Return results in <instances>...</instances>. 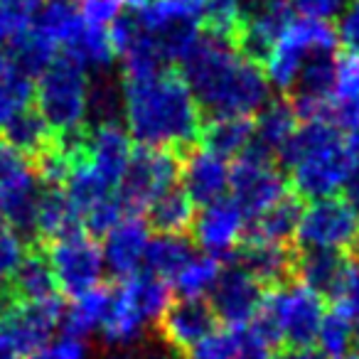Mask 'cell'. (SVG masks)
<instances>
[{"label": "cell", "instance_id": "obj_11", "mask_svg": "<svg viewBox=\"0 0 359 359\" xmlns=\"http://www.w3.org/2000/svg\"><path fill=\"white\" fill-rule=\"evenodd\" d=\"M283 325V349H313L325 320V300L300 283L276 288Z\"/></svg>", "mask_w": 359, "mask_h": 359}, {"label": "cell", "instance_id": "obj_47", "mask_svg": "<svg viewBox=\"0 0 359 359\" xmlns=\"http://www.w3.org/2000/svg\"><path fill=\"white\" fill-rule=\"evenodd\" d=\"M344 200L352 205V210L359 215V160L354 163V168H352V172H349V177H347V182H344Z\"/></svg>", "mask_w": 359, "mask_h": 359}, {"label": "cell", "instance_id": "obj_4", "mask_svg": "<svg viewBox=\"0 0 359 359\" xmlns=\"http://www.w3.org/2000/svg\"><path fill=\"white\" fill-rule=\"evenodd\" d=\"M89 72L65 52L37 76V111L60 140L89 130Z\"/></svg>", "mask_w": 359, "mask_h": 359}, {"label": "cell", "instance_id": "obj_22", "mask_svg": "<svg viewBox=\"0 0 359 359\" xmlns=\"http://www.w3.org/2000/svg\"><path fill=\"white\" fill-rule=\"evenodd\" d=\"M0 140H6L11 148H15L20 155H25L30 163L55 148L57 135L47 126V121L40 116L37 109H25L22 114L13 116L8 123L0 126Z\"/></svg>", "mask_w": 359, "mask_h": 359}, {"label": "cell", "instance_id": "obj_41", "mask_svg": "<svg viewBox=\"0 0 359 359\" xmlns=\"http://www.w3.org/2000/svg\"><path fill=\"white\" fill-rule=\"evenodd\" d=\"M25 254V241L18 236V231L13 226H8L6 222L0 219V283H11V278L15 276Z\"/></svg>", "mask_w": 359, "mask_h": 359}, {"label": "cell", "instance_id": "obj_21", "mask_svg": "<svg viewBox=\"0 0 359 359\" xmlns=\"http://www.w3.org/2000/svg\"><path fill=\"white\" fill-rule=\"evenodd\" d=\"M349 266L347 254L330 249H298L295 254V283L315 290L318 295H332Z\"/></svg>", "mask_w": 359, "mask_h": 359}, {"label": "cell", "instance_id": "obj_17", "mask_svg": "<svg viewBox=\"0 0 359 359\" xmlns=\"http://www.w3.org/2000/svg\"><path fill=\"white\" fill-rule=\"evenodd\" d=\"M180 180H182L180 187L187 192V197L195 205L207 207L224 197L231 180V168L224 158L197 145L180 160Z\"/></svg>", "mask_w": 359, "mask_h": 359}, {"label": "cell", "instance_id": "obj_13", "mask_svg": "<svg viewBox=\"0 0 359 359\" xmlns=\"http://www.w3.org/2000/svg\"><path fill=\"white\" fill-rule=\"evenodd\" d=\"M219 327L215 310L207 300H187L180 298L170 303V308L160 315L158 334L163 344H168L180 359H185L192 347L202 342L207 334Z\"/></svg>", "mask_w": 359, "mask_h": 359}, {"label": "cell", "instance_id": "obj_43", "mask_svg": "<svg viewBox=\"0 0 359 359\" xmlns=\"http://www.w3.org/2000/svg\"><path fill=\"white\" fill-rule=\"evenodd\" d=\"M86 354H89V349H86L84 339L62 334L60 339L45 344V347L37 349L27 359H86Z\"/></svg>", "mask_w": 359, "mask_h": 359}, {"label": "cell", "instance_id": "obj_25", "mask_svg": "<svg viewBox=\"0 0 359 359\" xmlns=\"http://www.w3.org/2000/svg\"><path fill=\"white\" fill-rule=\"evenodd\" d=\"M254 140V118L249 116H217L202 118L200 145L219 158H239Z\"/></svg>", "mask_w": 359, "mask_h": 359}, {"label": "cell", "instance_id": "obj_42", "mask_svg": "<svg viewBox=\"0 0 359 359\" xmlns=\"http://www.w3.org/2000/svg\"><path fill=\"white\" fill-rule=\"evenodd\" d=\"M123 6L126 0H76L81 20L99 30H111L114 22L123 15Z\"/></svg>", "mask_w": 359, "mask_h": 359}, {"label": "cell", "instance_id": "obj_10", "mask_svg": "<svg viewBox=\"0 0 359 359\" xmlns=\"http://www.w3.org/2000/svg\"><path fill=\"white\" fill-rule=\"evenodd\" d=\"M47 251V259L55 271L57 288L69 298L89 293L99 288L104 278V251L94 241V236L79 231L74 236H67L50 246H42Z\"/></svg>", "mask_w": 359, "mask_h": 359}, {"label": "cell", "instance_id": "obj_38", "mask_svg": "<svg viewBox=\"0 0 359 359\" xmlns=\"http://www.w3.org/2000/svg\"><path fill=\"white\" fill-rule=\"evenodd\" d=\"M244 339L241 327H217L212 334H207L197 347L187 352L185 359H236Z\"/></svg>", "mask_w": 359, "mask_h": 359}, {"label": "cell", "instance_id": "obj_32", "mask_svg": "<svg viewBox=\"0 0 359 359\" xmlns=\"http://www.w3.org/2000/svg\"><path fill=\"white\" fill-rule=\"evenodd\" d=\"M126 293V298L135 305L145 320H160V315L172 303V288L165 278L150 273V271H138L133 278L121 280L118 285Z\"/></svg>", "mask_w": 359, "mask_h": 359}, {"label": "cell", "instance_id": "obj_20", "mask_svg": "<svg viewBox=\"0 0 359 359\" xmlns=\"http://www.w3.org/2000/svg\"><path fill=\"white\" fill-rule=\"evenodd\" d=\"M84 231L76 210L72 207L65 187H45L42 185L40 202H37V244L50 246L67 236Z\"/></svg>", "mask_w": 359, "mask_h": 359}, {"label": "cell", "instance_id": "obj_3", "mask_svg": "<svg viewBox=\"0 0 359 359\" xmlns=\"http://www.w3.org/2000/svg\"><path fill=\"white\" fill-rule=\"evenodd\" d=\"M357 160L359 155L349 135L330 121L298 126L276 155V165L288 172L290 190L310 202L337 197Z\"/></svg>", "mask_w": 359, "mask_h": 359}, {"label": "cell", "instance_id": "obj_40", "mask_svg": "<svg viewBox=\"0 0 359 359\" xmlns=\"http://www.w3.org/2000/svg\"><path fill=\"white\" fill-rule=\"evenodd\" d=\"M330 303H332L334 313L342 315V318H359V264L349 261L342 280H339L337 288L330 295Z\"/></svg>", "mask_w": 359, "mask_h": 359}, {"label": "cell", "instance_id": "obj_1", "mask_svg": "<svg viewBox=\"0 0 359 359\" xmlns=\"http://www.w3.org/2000/svg\"><path fill=\"white\" fill-rule=\"evenodd\" d=\"M177 69L190 86L202 118L254 116L269 104V76L259 65L236 52L231 42L202 30L197 45Z\"/></svg>", "mask_w": 359, "mask_h": 359}, {"label": "cell", "instance_id": "obj_24", "mask_svg": "<svg viewBox=\"0 0 359 359\" xmlns=\"http://www.w3.org/2000/svg\"><path fill=\"white\" fill-rule=\"evenodd\" d=\"M20 303H42V300L57 298V278L42 246H27L22 264L18 266L15 276L8 283Z\"/></svg>", "mask_w": 359, "mask_h": 359}, {"label": "cell", "instance_id": "obj_33", "mask_svg": "<svg viewBox=\"0 0 359 359\" xmlns=\"http://www.w3.org/2000/svg\"><path fill=\"white\" fill-rule=\"evenodd\" d=\"M145 318L135 310V305L126 298V293L121 288L114 290V298H111V308L106 315L104 325H101V332L104 339L111 347H133V342L143 332Z\"/></svg>", "mask_w": 359, "mask_h": 359}, {"label": "cell", "instance_id": "obj_36", "mask_svg": "<svg viewBox=\"0 0 359 359\" xmlns=\"http://www.w3.org/2000/svg\"><path fill=\"white\" fill-rule=\"evenodd\" d=\"M222 273V261L215 256H195L185 269L180 271L175 278V288H177L180 298L187 300H202L207 293H212L217 278Z\"/></svg>", "mask_w": 359, "mask_h": 359}, {"label": "cell", "instance_id": "obj_7", "mask_svg": "<svg viewBox=\"0 0 359 359\" xmlns=\"http://www.w3.org/2000/svg\"><path fill=\"white\" fill-rule=\"evenodd\" d=\"M231 200L241 210L246 222H254L266 210L278 205L285 195H290L288 175L276 165L273 158L259 153L249 145L231 168Z\"/></svg>", "mask_w": 359, "mask_h": 359}, {"label": "cell", "instance_id": "obj_39", "mask_svg": "<svg viewBox=\"0 0 359 359\" xmlns=\"http://www.w3.org/2000/svg\"><path fill=\"white\" fill-rule=\"evenodd\" d=\"M318 342L320 349H323V357L347 359V352L352 347V325H349V320L337 315L334 310L330 315H325Z\"/></svg>", "mask_w": 359, "mask_h": 359}, {"label": "cell", "instance_id": "obj_35", "mask_svg": "<svg viewBox=\"0 0 359 359\" xmlns=\"http://www.w3.org/2000/svg\"><path fill=\"white\" fill-rule=\"evenodd\" d=\"M8 55L13 57L18 67L25 72L30 79L40 76L52 62L60 57V47L52 45L47 37H42L40 32H35L32 27H27L22 35H18L8 47Z\"/></svg>", "mask_w": 359, "mask_h": 359}, {"label": "cell", "instance_id": "obj_34", "mask_svg": "<svg viewBox=\"0 0 359 359\" xmlns=\"http://www.w3.org/2000/svg\"><path fill=\"white\" fill-rule=\"evenodd\" d=\"M123 116V79L99 72L89 84V126L118 123Z\"/></svg>", "mask_w": 359, "mask_h": 359}, {"label": "cell", "instance_id": "obj_51", "mask_svg": "<svg viewBox=\"0 0 359 359\" xmlns=\"http://www.w3.org/2000/svg\"><path fill=\"white\" fill-rule=\"evenodd\" d=\"M352 344L357 347V352H359V323L352 327Z\"/></svg>", "mask_w": 359, "mask_h": 359}, {"label": "cell", "instance_id": "obj_8", "mask_svg": "<svg viewBox=\"0 0 359 359\" xmlns=\"http://www.w3.org/2000/svg\"><path fill=\"white\" fill-rule=\"evenodd\" d=\"M320 50H337V32L332 25L310 18H295L276 45L269 65L264 67L269 84L288 94L305 60Z\"/></svg>", "mask_w": 359, "mask_h": 359}, {"label": "cell", "instance_id": "obj_27", "mask_svg": "<svg viewBox=\"0 0 359 359\" xmlns=\"http://www.w3.org/2000/svg\"><path fill=\"white\" fill-rule=\"evenodd\" d=\"M195 219H197V205L187 197V192L182 187L168 190L145 212V222L158 234L187 236V231L195 226Z\"/></svg>", "mask_w": 359, "mask_h": 359}, {"label": "cell", "instance_id": "obj_5", "mask_svg": "<svg viewBox=\"0 0 359 359\" xmlns=\"http://www.w3.org/2000/svg\"><path fill=\"white\" fill-rule=\"evenodd\" d=\"M42 182L32 163L0 140V219L18 231L27 246L37 244V202Z\"/></svg>", "mask_w": 359, "mask_h": 359}, {"label": "cell", "instance_id": "obj_46", "mask_svg": "<svg viewBox=\"0 0 359 359\" xmlns=\"http://www.w3.org/2000/svg\"><path fill=\"white\" fill-rule=\"evenodd\" d=\"M18 308H20V300L15 298L13 288L8 283H0V330L11 323V318L15 315Z\"/></svg>", "mask_w": 359, "mask_h": 359}, {"label": "cell", "instance_id": "obj_9", "mask_svg": "<svg viewBox=\"0 0 359 359\" xmlns=\"http://www.w3.org/2000/svg\"><path fill=\"white\" fill-rule=\"evenodd\" d=\"M359 241V215L344 197H325L305 205L295 249H330L347 254Z\"/></svg>", "mask_w": 359, "mask_h": 359}, {"label": "cell", "instance_id": "obj_28", "mask_svg": "<svg viewBox=\"0 0 359 359\" xmlns=\"http://www.w3.org/2000/svg\"><path fill=\"white\" fill-rule=\"evenodd\" d=\"M81 15L76 8V0H42L40 11L32 20V30L60 47V52L67 47V42L74 37V32L81 27Z\"/></svg>", "mask_w": 359, "mask_h": 359}, {"label": "cell", "instance_id": "obj_2", "mask_svg": "<svg viewBox=\"0 0 359 359\" xmlns=\"http://www.w3.org/2000/svg\"><path fill=\"white\" fill-rule=\"evenodd\" d=\"M123 118L130 140L143 148L172 150L182 160L200 145L202 111L177 69L123 81Z\"/></svg>", "mask_w": 359, "mask_h": 359}, {"label": "cell", "instance_id": "obj_52", "mask_svg": "<svg viewBox=\"0 0 359 359\" xmlns=\"http://www.w3.org/2000/svg\"><path fill=\"white\" fill-rule=\"evenodd\" d=\"M347 359H359V352H357V354H352V357H347Z\"/></svg>", "mask_w": 359, "mask_h": 359}, {"label": "cell", "instance_id": "obj_44", "mask_svg": "<svg viewBox=\"0 0 359 359\" xmlns=\"http://www.w3.org/2000/svg\"><path fill=\"white\" fill-rule=\"evenodd\" d=\"M288 3L293 6V11L303 13V18L323 22L339 18L349 6V0H288Z\"/></svg>", "mask_w": 359, "mask_h": 359}, {"label": "cell", "instance_id": "obj_31", "mask_svg": "<svg viewBox=\"0 0 359 359\" xmlns=\"http://www.w3.org/2000/svg\"><path fill=\"white\" fill-rule=\"evenodd\" d=\"M111 298H114V290L101 288V285L74 298V303L65 310V318H62V334L84 339L91 330L101 327L109 315Z\"/></svg>", "mask_w": 359, "mask_h": 359}, {"label": "cell", "instance_id": "obj_18", "mask_svg": "<svg viewBox=\"0 0 359 359\" xmlns=\"http://www.w3.org/2000/svg\"><path fill=\"white\" fill-rule=\"evenodd\" d=\"M130 135L121 123H104V126H89L86 135L84 158L89 165L109 182L114 190H118L123 172L130 163Z\"/></svg>", "mask_w": 359, "mask_h": 359}, {"label": "cell", "instance_id": "obj_45", "mask_svg": "<svg viewBox=\"0 0 359 359\" xmlns=\"http://www.w3.org/2000/svg\"><path fill=\"white\" fill-rule=\"evenodd\" d=\"M337 40L349 55L359 57V0H349V6L337 20Z\"/></svg>", "mask_w": 359, "mask_h": 359}, {"label": "cell", "instance_id": "obj_14", "mask_svg": "<svg viewBox=\"0 0 359 359\" xmlns=\"http://www.w3.org/2000/svg\"><path fill=\"white\" fill-rule=\"evenodd\" d=\"M244 215L234 205V200H222L207 205L202 212H197L195 219V239L197 244L205 249L207 256H215V259H231V254L236 251V246L241 244L246 234Z\"/></svg>", "mask_w": 359, "mask_h": 359}, {"label": "cell", "instance_id": "obj_15", "mask_svg": "<svg viewBox=\"0 0 359 359\" xmlns=\"http://www.w3.org/2000/svg\"><path fill=\"white\" fill-rule=\"evenodd\" d=\"M295 254H298L295 246L241 239V244L231 254V264L254 276L266 290H276L295 283Z\"/></svg>", "mask_w": 359, "mask_h": 359}, {"label": "cell", "instance_id": "obj_50", "mask_svg": "<svg viewBox=\"0 0 359 359\" xmlns=\"http://www.w3.org/2000/svg\"><path fill=\"white\" fill-rule=\"evenodd\" d=\"M140 359H180V357L172 352V349H170V352H163V349L148 347V349H140Z\"/></svg>", "mask_w": 359, "mask_h": 359}, {"label": "cell", "instance_id": "obj_19", "mask_svg": "<svg viewBox=\"0 0 359 359\" xmlns=\"http://www.w3.org/2000/svg\"><path fill=\"white\" fill-rule=\"evenodd\" d=\"M150 244V226L140 217H123L114 229L106 234L104 266L118 280L133 278L145 264V251Z\"/></svg>", "mask_w": 359, "mask_h": 359}, {"label": "cell", "instance_id": "obj_6", "mask_svg": "<svg viewBox=\"0 0 359 359\" xmlns=\"http://www.w3.org/2000/svg\"><path fill=\"white\" fill-rule=\"evenodd\" d=\"M180 177V155L163 148H138L130 155L118 190V202L126 217H140L158 197L175 187Z\"/></svg>", "mask_w": 359, "mask_h": 359}, {"label": "cell", "instance_id": "obj_26", "mask_svg": "<svg viewBox=\"0 0 359 359\" xmlns=\"http://www.w3.org/2000/svg\"><path fill=\"white\" fill-rule=\"evenodd\" d=\"M295 128H298V116H295L293 106L288 104V99L269 101L254 118V140H251V148L276 160L278 150L295 133Z\"/></svg>", "mask_w": 359, "mask_h": 359}, {"label": "cell", "instance_id": "obj_23", "mask_svg": "<svg viewBox=\"0 0 359 359\" xmlns=\"http://www.w3.org/2000/svg\"><path fill=\"white\" fill-rule=\"evenodd\" d=\"M303 200L295 192L285 195L278 205L266 210L261 217H256L246 229L244 239L266 241V244H285L295 246V234H298L300 217H303Z\"/></svg>", "mask_w": 359, "mask_h": 359}, {"label": "cell", "instance_id": "obj_37", "mask_svg": "<svg viewBox=\"0 0 359 359\" xmlns=\"http://www.w3.org/2000/svg\"><path fill=\"white\" fill-rule=\"evenodd\" d=\"M42 0H0V45H11L27 30Z\"/></svg>", "mask_w": 359, "mask_h": 359}, {"label": "cell", "instance_id": "obj_49", "mask_svg": "<svg viewBox=\"0 0 359 359\" xmlns=\"http://www.w3.org/2000/svg\"><path fill=\"white\" fill-rule=\"evenodd\" d=\"M0 359H22V352L3 330H0Z\"/></svg>", "mask_w": 359, "mask_h": 359}, {"label": "cell", "instance_id": "obj_12", "mask_svg": "<svg viewBox=\"0 0 359 359\" xmlns=\"http://www.w3.org/2000/svg\"><path fill=\"white\" fill-rule=\"evenodd\" d=\"M269 290L249 276L244 269L229 264L222 269L215 288L210 293V308L215 310L217 320L224 323L226 327H241L251 323L256 310L261 308Z\"/></svg>", "mask_w": 359, "mask_h": 359}, {"label": "cell", "instance_id": "obj_48", "mask_svg": "<svg viewBox=\"0 0 359 359\" xmlns=\"http://www.w3.org/2000/svg\"><path fill=\"white\" fill-rule=\"evenodd\" d=\"M269 359H327V357H323V352H315V349H278Z\"/></svg>", "mask_w": 359, "mask_h": 359}, {"label": "cell", "instance_id": "obj_29", "mask_svg": "<svg viewBox=\"0 0 359 359\" xmlns=\"http://www.w3.org/2000/svg\"><path fill=\"white\" fill-rule=\"evenodd\" d=\"M32 101H35L32 79L13 62L6 50H0V126L30 109Z\"/></svg>", "mask_w": 359, "mask_h": 359}, {"label": "cell", "instance_id": "obj_16", "mask_svg": "<svg viewBox=\"0 0 359 359\" xmlns=\"http://www.w3.org/2000/svg\"><path fill=\"white\" fill-rule=\"evenodd\" d=\"M65 303L62 298H50L42 303H20L11 323L3 327V332L15 342V347L22 352V357H30L37 349L50 344L52 334L57 327H62V318H65Z\"/></svg>", "mask_w": 359, "mask_h": 359}, {"label": "cell", "instance_id": "obj_30", "mask_svg": "<svg viewBox=\"0 0 359 359\" xmlns=\"http://www.w3.org/2000/svg\"><path fill=\"white\" fill-rule=\"evenodd\" d=\"M195 246L190 236H172V234H158L150 239L148 251H145V266L150 273L160 276L170 283V278H177V273L195 259Z\"/></svg>", "mask_w": 359, "mask_h": 359}]
</instances>
